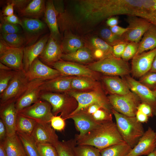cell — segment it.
<instances>
[{"mask_svg": "<svg viewBox=\"0 0 156 156\" xmlns=\"http://www.w3.org/2000/svg\"><path fill=\"white\" fill-rule=\"evenodd\" d=\"M128 30L122 36L125 41L139 43L151 23L143 18L128 16L126 19Z\"/></svg>", "mask_w": 156, "mask_h": 156, "instance_id": "cell-10", "label": "cell"}, {"mask_svg": "<svg viewBox=\"0 0 156 156\" xmlns=\"http://www.w3.org/2000/svg\"><path fill=\"white\" fill-rule=\"evenodd\" d=\"M30 0H8L6 2L12 3L14 8L19 13L24 10L31 1Z\"/></svg>", "mask_w": 156, "mask_h": 156, "instance_id": "cell-47", "label": "cell"}, {"mask_svg": "<svg viewBox=\"0 0 156 156\" xmlns=\"http://www.w3.org/2000/svg\"><path fill=\"white\" fill-rule=\"evenodd\" d=\"M27 156H40L37 144L31 135L16 132Z\"/></svg>", "mask_w": 156, "mask_h": 156, "instance_id": "cell-31", "label": "cell"}, {"mask_svg": "<svg viewBox=\"0 0 156 156\" xmlns=\"http://www.w3.org/2000/svg\"><path fill=\"white\" fill-rule=\"evenodd\" d=\"M16 71L14 70H0V94L7 88Z\"/></svg>", "mask_w": 156, "mask_h": 156, "instance_id": "cell-40", "label": "cell"}, {"mask_svg": "<svg viewBox=\"0 0 156 156\" xmlns=\"http://www.w3.org/2000/svg\"><path fill=\"white\" fill-rule=\"evenodd\" d=\"M92 51L89 48L84 47L75 52L70 53H63L61 60L81 63H88L92 61L94 59Z\"/></svg>", "mask_w": 156, "mask_h": 156, "instance_id": "cell-28", "label": "cell"}, {"mask_svg": "<svg viewBox=\"0 0 156 156\" xmlns=\"http://www.w3.org/2000/svg\"><path fill=\"white\" fill-rule=\"evenodd\" d=\"M45 81L36 79L30 81L24 92L15 102L18 113L40 99V87Z\"/></svg>", "mask_w": 156, "mask_h": 156, "instance_id": "cell-8", "label": "cell"}, {"mask_svg": "<svg viewBox=\"0 0 156 156\" xmlns=\"http://www.w3.org/2000/svg\"><path fill=\"white\" fill-rule=\"evenodd\" d=\"M26 73L29 81L38 79L47 81L62 75L58 70L44 64L38 57L33 62Z\"/></svg>", "mask_w": 156, "mask_h": 156, "instance_id": "cell-15", "label": "cell"}, {"mask_svg": "<svg viewBox=\"0 0 156 156\" xmlns=\"http://www.w3.org/2000/svg\"><path fill=\"white\" fill-rule=\"evenodd\" d=\"M27 156V155H26V156Z\"/></svg>", "mask_w": 156, "mask_h": 156, "instance_id": "cell-63", "label": "cell"}, {"mask_svg": "<svg viewBox=\"0 0 156 156\" xmlns=\"http://www.w3.org/2000/svg\"><path fill=\"white\" fill-rule=\"evenodd\" d=\"M36 122L18 113L16 122V132L31 135Z\"/></svg>", "mask_w": 156, "mask_h": 156, "instance_id": "cell-33", "label": "cell"}, {"mask_svg": "<svg viewBox=\"0 0 156 156\" xmlns=\"http://www.w3.org/2000/svg\"><path fill=\"white\" fill-rule=\"evenodd\" d=\"M137 109L141 111L148 117H153L154 116L151 107L146 104L141 103L138 106Z\"/></svg>", "mask_w": 156, "mask_h": 156, "instance_id": "cell-50", "label": "cell"}, {"mask_svg": "<svg viewBox=\"0 0 156 156\" xmlns=\"http://www.w3.org/2000/svg\"><path fill=\"white\" fill-rule=\"evenodd\" d=\"M156 148V133L149 127L140 138L137 144L126 156L148 155Z\"/></svg>", "mask_w": 156, "mask_h": 156, "instance_id": "cell-16", "label": "cell"}, {"mask_svg": "<svg viewBox=\"0 0 156 156\" xmlns=\"http://www.w3.org/2000/svg\"><path fill=\"white\" fill-rule=\"evenodd\" d=\"M0 70H13L6 65L0 62Z\"/></svg>", "mask_w": 156, "mask_h": 156, "instance_id": "cell-60", "label": "cell"}, {"mask_svg": "<svg viewBox=\"0 0 156 156\" xmlns=\"http://www.w3.org/2000/svg\"><path fill=\"white\" fill-rule=\"evenodd\" d=\"M0 34L20 33L21 31L20 26L8 23L5 21L1 18H0Z\"/></svg>", "mask_w": 156, "mask_h": 156, "instance_id": "cell-44", "label": "cell"}, {"mask_svg": "<svg viewBox=\"0 0 156 156\" xmlns=\"http://www.w3.org/2000/svg\"><path fill=\"white\" fill-rule=\"evenodd\" d=\"M5 21L14 25H18L22 27L23 26V23L21 20L16 15L13 14L8 16H1Z\"/></svg>", "mask_w": 156, "mask_h": 156, "instance_id": "cell-49", "label": "cell"}, {"mask_svg": "<svg viewBox=\"0 0 156 156\" xmlns=\"http://www.w3.org/2000/svg\"><path fill=\"white\" fill-rule=\"evenodd\" d=\"M118 131L123 141L132 148L137 144L145 131L142 124L136 117H129L122 114L112 108Z\"/></svg>", "mask_w": 156, "mask_h": 156, "instance_id": "cell-2", "label": "cell"}, {"mask_svg": "<svg viewBox=\"0 0 156 156\" xmlns=\"http://www.w3.org/2000/svg\"><path fill=\"white\" fill-rule=\"evenodd\" d=\"M23 48L12 47L8 45L5 50L0 54V62L13 70H24Z\"/></svg>", "mask_w": 156, "mask_h": 156, "instance_id": "cell-18", "label": "cell"}, {"mask_svg": "<svg viewBox=\"0 0 156 156\" xmlns=\"http://www.w3.org/2000/svg\"><path fill=\"white\" fill-rule=\"evenodd\" d=\"M91 70L108 76H119L123 77L129 75L131 70L127 61L113 56L105 57L91 63L87 66Z\"/></svg>", "mask_w": 156, "mask_h": 156, "instance_id": "cell-3", "label": "cell"}, {"mask_svg": "<svg viewBox=\"0 0 156 156\" xmlns=\"http://www.w3.org/2000/svg\"><path fill=\"white\" fill-rule=\"evenodd\" d=\"M76 144L75 140L67 141H59L55 147L58 156H75L73 148Z\"/></svg>", "mask_w": 156, "mask_h": 156, "instance_id": "cell-39", "label": "cell"}, {"mask_svg": "<svg viewBox=\"0 0 156 156\" xmlns=\"http://www.w3.org/2000/svg\"><path fill=\"white\" fill-rule=\"evenodd\" d=\"M7 136L5 127L1 119H0V141H4Z\"/></svg>", "mask_w": 156, "mask_h": 156, "instance_id": "cell-55", "label": "cell"}, {"mask_svg": "<svg viewBox=\"0 0 156 156\" xmlns=\"http://www.w3.org/2000/svg\"><path fill=\"white\" fill-rule=\"evenodd\" d=\"M23 116L33 119L36 122L50 123L53 116L52 107L47 101L40 100L19 112Z\"/></svg>", "mask_w": 156, "mask_h": 156, "instance_id": "cell-11", "label": "cell"}, {"mask_svg": "<svg viewBox=\"0 0 156 156\" xmlns=\"http://www.w3.org/2000/svg\"><path fill=\"white\" fill-rule=\"evenodd\" d=\"M92 52L94 58L100 60L106 57L104 53L101 50L97 49H93Z\"/></svg>", "mask_w": 156, "mask_h": 156, "instance_id": "cell-57", "label": "cell"}, {"mask_svg": "<svg viewBox=\"0 0 156 156\" xmlns=\"http://www.w3.org/2000/svg\"><path fill=\"white\" fill-rule=\"evenodd\" d=\"M135 117L138 121L142 123L147 122L148 121L149 117L139 110H137Z\"/></svg>", "mask_w": 156, "mask_h": 156, "instance_id": "cell-53", "label": "cell"}, {"mask_svg": "<svg viewBox=\"0 0 156 156\" xmlns=\"http://www.w3.org/2000/svg\"><path fill=\"white\" fill-rule=\"evenodd\" d=\"M50 35L46 34L33 44L23 48L24 70L26 73L32 63L43 51L49 38Z\"/></svg>", "mask_w": 156, "mask_h": 156, "instance_id": "cell-19", "label": "cell"}, {"mask_svg": "<svg viewBox=\"0 0 156 156\" xmlns=\"http://www.w3.org/2000/svg\"><path fill=\"white\" fill-rule=\"evenodd\" d=\"M101 108H103L99 104H93L90 105L81 111H83L89 115H92L95 113L98 110Z\"/></svg>", "mask_w": 156, "mask_h": 156, "instance_id": "cell-52", "label": "cell"}, {"mask_svg": "<svg viewBox=\"0 0 156 156\" xmlns=\"http://www.w3.org/2000/svg\"><path fill=\"white\" fill-rule=\"evenodd\" d=\"M156 48V26L151 24L139 43L138 49L136 55Z\"/></svg>", "mask_w": 156, "mask_h": 156, "instance_id": "cell-29", "label": "cell"}, {"mask_svg": "<svg viewBox=\"0 0 156 156\" xmlns=\"http://www.w3.org/2000/svg\"><path fill=\"white\" fill-rule=\"evenodd\" d=\"M139 43L133 42H128L121 58L126 61L132 59L136 55Z\"/></svg>", "mask_w": 156, "mask_h": 156, "instance_id": "cell-43", "label": "cell"}, {"mask_svg": "<svg viewBox=\"0 0 156 156\" xmlns=\"http://www.w3.org/2000/svg\"><path fill=\"white\" fill-rule=\"evenodd\" d=\"M132 148L125 142L100 151L101 156H126Z\"/></svg>", "mask_w": 156, "mask_h": 156, "instance_id": "cell-34", "label": "cell"}, {"mask_svg": "<svg viewBox=\"0 0 156 156\" xmlns=\"http://www.w3.org/2000/svg\"><path fill=\"white\" fill-rule=\"evenodd\" d=\"M68 119L73 120L76 129L79 132L75 136L77 138L83 136L102 124L96 122L91 115L83 111L71 116Z\"/></svg>", "mask_w": 156, "mask_h": 156, "instance_id": "cell-21", "label": "cell"}, {"mask_svg": "<svg viewBox=\"0 0 156 156\" xmlns=\"http://www.w3.org/2000/svg\"><path fill=\"white\" fill-rule=\"evenodd\" d=\"M64 37L60 43L63 53L74 52L84 47V43L80 38L68 31L64 32Z\"/></svg>", "mask_w": 156, "mask_h": 156, "instance_id": "cell-27", "label": "cell"}, {"mask_svg": "<svg viewBox=\"0 0 156 156\" xmlns=\"http://www.w3.org/2000/svg\"><path fill=\"white\" fill-rule=\"evenodd\" d=\"M45 10V0H32L19 14L23 17L39 19L44 15Z\"/></svg>", "mask_w": 156, "mask_h": 156, "instance_id": "cell-26", "label": "cell"}, {"mask_svg": "<svg viewBox=\"0 0 156 156\" xmlns=\"http://www.w3.org/2000/svg\"><path fill=\"white\" fill-rule=\"evenodd\" d=\"M0 156H6L5 141H0Z\"/></svg>", "mask_w": 156, "mask_h": 156, "instance_id": "cell-58", "label": "cell"}, {"mask_svg": "<svg viewBox=\"0 0 156 156\" xmlns=\"http://www.w3.org/2000/svg\"><path fill=\"white\" fill-rule=\"evenodd\" d=\"M152 24L156 26V11L155 12V18Z\"/></svg>", "mask_w": 156, "mask_h": 156, "instance_id": "cell-62", "label": "cell"}, {"mask_svg": "<svg viewBox=\"0 0 156 156\" xmlns=\"http://www.w3.org/2000/svg\"><path fill=\"white\" fill-rule=\"evenodd\" d=\"M101 39L109 45L113 47L120 43L126 42L121 36L116 35L112 32L109 29L105 28L100 32Z\"/></svg>", "mask_w": 156, "mask_h": 156, "instance_id": "cell-37", "label": "cell"}, {"mask_svg": "<svg viewBox=\"0 0 156 156\" xmlns=\"http://www.w3.org/2000/svg\"><path fill=\"white\" fill-rule=\"evenodd\" d=\"M147 156H156V149L148 155Z\"/></svg>", "mask_w": 156, "mask_h": 156, "instance_id": "cell-61", "label": "cell"}, {"mask_svg": "<svg viewBox=\"0 0 156 156\" xmlns=\"http://www.w3.org/2000/svg\"><path fill=\"white\" fill-rule=\"evenodd\" d=\"M73 77L61 75L45 81L40 87L41 92L67 93L71 89V83Z\"/></svg>", "mask_w": 156, "mask_h": 156, "instance_id": "cell-23", "label": "cell"}, {"mask_svg": "<svg viewBox=\"0 0 156 156\" xmlns=\"http://www.w3.org/2000/svg\"><path fill=\"white\" fill-rule=\"evenodd\" d=\"M40 156H58L55 147L49 144H37Z\"/></svg>", "mask_w": 156, "mask_h": 156, "instance_id": "cell-45", "label": "cell"}, {"mask_svg": "<svg viewBox=\"0 0 156 156\" xmlns=\"http://www.w3.org/2000/svg\"><path fill=\"white\" fill-rule=\"evenodd\" d=\"M128 43V42H124L113 46V56L117 58H121Z\"/></svg>", "mask_w": 156, "mask_h": 156, "instance_id": "cell-48", "label": "cell"}, {"mask_svg": "<svg viewBox=\"0 0 156 156\" xmlns=\"http://www.w3.org/2000/svg\"><path fill=\"white\" fill-rule=\"evenodd\" d=\"M77 145H88L100 151L124 142L113 121L101 124L83 136L76 137Z\"/></svg>", "mask_w": 156, "mask_h": 156, "instance_id": "cell-1", "label": "cell"}, {"mask_svg": "<svg viewBox=\"0 0 156 156\" xmlns=\"http://www.w3.org/2000/svg\"><path fill=\"white\" fill-rule=\"evenodd\" d=\"M112 114V113L101 108L91 115L96 122L104 123L113 121Z\"/></svg>", "mask_w": 156, "mask_h": 156, "instance_id": "cell-42", "label": "cell"}, {"mask_svg": "<svg viewBox=\"0 0 156 156\" xmlns=\"http://www.w3.org/2000/svg\"><path fill=\"white\" fill-rule=\"evenodd\" d=\"M6 156L26 155L21 141L16 133L7 136L5 140Z\"/></svg>", "mask_w": 156, "mask_h": 156, "instance_id": "cell-30", "label": "cell"}, {"mask_svg": "<svg viewBox=\"0 0 156 156\" xmlns=\"http://www.w3.org/2000/svg\"><path fill=\"white\" fill-rule=\"evenodd\" d=\"M107 25L110 27H112L117 25L118 19L115 16L111 17L107 19L106 21Z\"/></svg>", "mask_w": 156, "mask_h": 156, "instance_id": "cell-56", "label": "cell"}, {"mask_svg": "<svg viewBox=\"0 0 156 156\" xmlns=\"http://www.w3.org/2000/svg\"><path fill=\"white\" fill-rule=\"evenodd\" d=\"M156 55V48L135 55L132 59L131 73L139 78L149 72Z\"/></svg>", "mask_w": 156, "mask_h": 156, "instance_id": "cell-14", "label": "cell"}, {"mask_svg": "<svg viewBox=\"0 0 156 156\" xmlns=\"http://www.w3.org/2000/svg\"><path fill=\"white\" fill-rule=\"evenodd\" d=\"M102 80L107 90L111 94L125 95L131 92L123 78L116 76L107 75L103 76Z\"/></svg>", "mask_w": 156, "mask_h": 156, "instance_id": "cell-25", "label": "cell"}, {"mask_svg": "<svg viewBox=\"0 0 156 156\" xmlns=\"http://www.w3.org/2000/svg\"><path fill=\"white\" fill-rule=\"evenodd\" d=\"M107 97L112 108L129 117L135 116L138 106L141 103L138 96L131 91L126 95L110 94Z\"/></svg>", "mask_w": 156, "mask_h": 156, "instance_id": "cell-7", "label": "cell"}, {"mask_svg": "<svg viewBox=\"0 0 156 156\" xmlns=\"http://www.w3.org/2000/svg\"><path fill=\"white\" fill-rule=\"evenodd\" d=\"M139 81L153 91L156 89V73L148 72L140 77Z\"/></svg>", "mask_w": 156, "mask_h": 156, "instance_id": "cell-41", "label": "cell"}, {"mask_svg": "<svg viewBox=\"0 0 156 156\" xmlns=\"http://www.w3.org/2000/svg\"><path fill=\"white\" fill-rule=\"evenodd\" d=\"M73 149L75 156H101L100 150L90 145L75 144Z\"/></svg>", "mask_w": 156, "mask_h": 156, "instance_id": "cell-36", "label": "cell"}, {"mask_svg": "<svg viewBox=\"0 0 156 156\" xmlns=\"http://www.w3.org/2000/svg\"><path fill=\"white\" fill-rule=\"evenodd\" d=\"M155 132H156V131Z\"/></svg>", "mask_w": 156, "mask_h": 156, "instance_id": "cell-64", "label": "cell"}, {"mask_svg": "<svg viewBox=\"0 0 156 156\" xmlns=\"http://www.w3.org/2000/svg\"><path fill=\"white\" fill-rule=\"evenodd\" d=\"M44 16L45 23L50 31V36L60 43L61 36L58 23L57 12L53 1L49 0L46 1Z\"/></svg>", "mask_w": 156, "mask_h": 156, "instance_id": "cell-24", "label": "cell"}, {"mask_svg": "<svg viewBox=\"0 0 156 156\" xmlns=\"http://www.w3.org/2000/svg\"><path fill=\"white\" fill-rule=\"evenodd\" d=\"M23 35L26 40L25 45L33 44L39 40L46 32V24L39 19L23 17L21 20Z\"/></svg>", "mask_w": 156, "mask_h": 156, "instance_id": "cell-9", "label": "cell"}, {"mask_svg": "<svg viewBox=\"0 0 156 156\" xmlns=\"http://www.w3.org/2000/svg\"><path fill=\"white\" fill-rule=\"evenodd\" d=\"M149 72L156 73V55L154 58L151 69Z\"/></svg>", "mask_w": 156, "mask_h": 156, "instance_id": "cell-59", "label": "cell"}, {"mask_svg": "<svg viewBox=\"0 0 156 156\" xmlns=\"http://www.w3.org/2000/svg\"><path fill=\"white\" fill-rule=\"evenodd\" d=\"M29 81L24 70L16 71L7 88L0 94V106L15 102L25 92Z\"/></svg>", "mask_w": 156, "mask_h": 156, "instance_id": "cell-6", "label": "cell"}, {"mask_svg": "<svg viewBox=\"0 0 156 156\" xmlns=\"http://www.w3.org/2000/svg\"><path fill=\"white\" fill-rule=\"evenodd\" d=\"M67 93L69 96L75 99L78 104L77 107L70 115L68 119L71 116L83 110L93 104H99L103 108L112 113V108L107 97L100 89L88 92L70 91Z\"/></svg>", "mask_w": 156, "mask_h": 156, "instance_id": "cell-4", "label": "cell"}, {"mask_svg": "<svg viewBox=\"0 0 156 156\" xmlns=\"http://www.w3.org/2000/svg\"><path fill=\"white\" fill-rule=\"evenodd\" d=\"M63 54L60 43L49 36L43 51L38 58L44 64L51 66L61 60Z\"/></svg>", "mask_w": 156, "mask_h": 156, "instance_id": "cell-20", "label": "cell"}, {"mask_svg": "<svg viewBox=\"0 0 156 156\" xmlns=\"http://www.w3.org/2000/svg\"><path fill=\"white\" fill-rule=\"evenodd\" d=\"M17 114L15 102L0 106V119L5 127L7 136H12L16 133V122Z\"/></svg>", "mask_w": 156, "mask_h": 156, "instance_id": "cell-22", "label": "cell"}, {"mask_svg": "<svg viewBox=\"0 0 156 156\" xmlns=\"http://www.w3.org/2000/svg\"><path fill=\"white\" fill-rule=\"evenodd\" d=\"M122 78L126 82L130 90L138 96L141 103L149 105L153 115L156 116V95L153 91L129 75Z\"/></svg>", "mask_w": 156, "mask_h": 156, "instance_id": "cell-12", "label": "cell"}, {"mask_svg": "<svg viewBox=\"0 0 156 156\" xmlns=\"http://www.w3.org/2000/svg\"><path fill=\"white\" fill-rule=\"evenodd\" d=\"M90 47L93 49H97L102 51L105 56L112 55V47L109 45L102 39L96 37L91 38L89 41Z\"/></svg>", "mask_w": 156, "mask_h": 156, "instance_id": "cell-38", "label": "cell"}, {"mask_svg": "<svg viewBox=\"0 0 156 156\" xmlns=\"http://www.w3.org/2000/svg\"><path fill=\"white\" fill-rule=\"evenodd\" d=\"M50 124L54 130L59 131H63L66 126L65 120L60 115L59 116L53 115L51 119Z\"/></svg>", "mask_w": 156, "mask_h": 156, "instance_id": "cell-46", "label": "cell"}, {"mask_svg": "<svg viewBox=\"0 0 156 156\" xmlns=\"http://www.w3.org/2000/svg\"><path fill=\"white\" fill-rule=\"evenodd\" d=\"M109 29L113 33L120 36H122L128 30L127 27L124 28L118 25L110 27Z\"/></svg>", "mask_w": 156, "mask_h": 156, "instance_id": "cell-51", "label": "cell"}, {"mask_svg": "<svg viewBox=\"0 0 156 156\" xmlns=\"http://www.w3.org/2000/svg\"><path fill=\"white\" fill-rule=\"evenodd\" d=\"M66 93L41 92L40 99L48 102L52 107V112L54 116L59 113L65 120L77 107V103L68 96Z\"/></svg>", "mask_w": 156, "mask_h": 156, "instance_id": "cell-5", "label": "cell"}, {"mask_svg": "<svg viewBox=\"0 0 156 156\" xmlns=\"http://www.w3.org/2000/svg\"><path fill=\"white\" fill-rule=\"evenodd\" d=\"M98 85L95 79L86 76L73 77L71 83V88L74 90H83L96 88Z\"/></svg>", "mask_w": 156, "mask_h": 156, "instance_id": "cell-32", "label": "cell"}, {"mask_svg": "<svg viewBox=\"0 0 156 156\" xmlns=\"http://www.w3.org/2000/svg\"><path fill=\"white\" fill-rule=\"evenodd\" d=\"M51 66L58 70L63 76H86L95 79L96 78L95 72L91 70L87 66L74 62L61 60L53 63Z\"/></svg>", "mask_w": 156, "mask_h": 156, "instance_id": "cell-13", "label": "cell"}, {"mask_svg": "<svg viewBox=\"0 0 156 156\" xmlns=\"http://www.w3.org/2000/svg\"><path fill=\"white\" fill-rule=\"evenodd\" d=\"M0 38L10 46L14 47H24V45L26 43V40L23 34L20 33L0 34Z\"/></svg>", "mask_w": 156, "mask_h": 156, "instance_id": "cell-35", "label": "cell"}, {"mask_svg": "<svg viewBox=\"0 0 156 156\" xmlns=\"http://www.w3.org/2000/svg\"><path fill=\"white\" fill-rule=\"evenodd\" d=\"M31 135L37 144H49L55 147L59 141L50 123L36 122Z\"/></svg>", "mask_w": 156, "mask_h": 156, "instance_id": "cell-17", "label": "cell"}, {"mask_svg": "<svg viewBox=\"0 0 156 156\" xmlns=\"http://www.w3.org/2000/svg\"><path fill=\"white\" fill-rule=\"evenodd\" d=\"M7 5L3 12V16H8L14 14V6L13 4L10 2H7Z\"/></svg>", "mask_w": 156, "mask_h": 156, "instance_id": "cell-54", "label": "cell"}]
</instances>
